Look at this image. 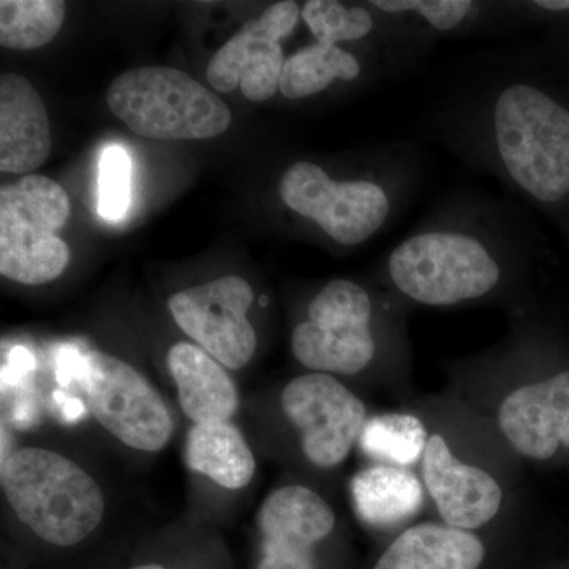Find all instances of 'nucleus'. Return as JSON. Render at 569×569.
I'll use <instances>...</instances> for the list:
<instances>
[{"label":"nucleus","mask_w":569,"mask_h":569,"mask_svg":"<svg viewBox=\"0 0 569 569\" xmlns=\"http://www.w3.org/2000/svg\"><path fill=\"white\" fill-rule=\"evenodd\" d=\"M257 526V569H317L316 548L335 530L336 515L316 490L284 486L264 498Z\"/></svg>","instance_id":"nucleus-13"},{"label":"nucleus","mask_w":569,"mask_h":569,"mask_svg":"<svg viewBox=\"0 0 569 569\" xmlns=\"http://www.w3.org/2000/svg\"><path fill=\"white\" fill-rule=\"evenodd\" d=\"M132 194V160L121 146L104 149L99 163V213L121 220L129 211Z\"/></svg>","instance_id":"nucleus-25"},{"label":"nucleus","mask_w":569,"mask_h":569,"mask_svg":"<svg viewBox=\"0 0 569 569\" xmlns=\"http://www.w3.org/2000/svg\"><path fill=\"white\" fill-rule=\"evenodd\" d=\"M0 482L14 516L48 545H80L102 523L107 503L99 482L59 452L14 449L2 460Z\"/></svg>","instance_id":"nucleus-4"},{"label":"nucleus","mask_w":569,"mask_h":569,"mask_svg":"<svg viewBox=\"0 0 569 569\" xmlns=\"http://www.w3.org/2000/svg\"><path fill=\"white\" fill-rule=\"evenodd\" d=\"M108 107L133 133L153 140H208L227 132L231 110L182 70L141 67L116 78Z\"/></svg>","instance_id":"nucleus-6"},{"label":"nucleus","mask_w":569,"mask_h":569,"mask_svg":"<svg viewBox=\"0 0 569 569\" xmlns=\"http://www.w3.org/2000/svg\"><path fill=\"white\" fill-rule=\"evenodd\" d=\"M66 10L61 0H2L0 44L28 51L50 43L61 31Z\"/></svg>","instance_id":"nucleus-24"},{"label":"nucleus","mask_w":569,"mask_h":569,"mask_svg":"<svg viewBox=\"0 0 569 569\" xmlns=\"http://www.w3.org/2000/svg\"><path fill=\"white\" fill-rule=\"evenodd\" d=\"M301 20L318 43L377 52L395 63L403 77L418 70L437 44L413 22L380 10L373 2L309 0L301 7Z\"/></svg>","instance_id":"nucleus-11"},{"label":"nucleus","mask_w":569,"mask_h":569,"mask_svg":"<svg viewBox=\"0 0 569 569\" xmlns=\"http://www.w3.org/2000/svg\"><path fill=\"white\" fill-rule=\"evenodd\" d=\"M383 310L366 284L336 279L313 295L306 318L291 332L296 361L309 372L358 376L373 365L381 350Z\"/></svg>","instance_id":"nucleus-5"},{"label":"nucleus","mask_w":569,"mask_h":569,"mask_svg":"<svg viewBox=\"0 0 569 569\" xmlns=\"http://www.w3.org/2000/svg\"><path fill=\"white\" fill-rule=\"evenodd\" d=\"M429 441L421 419L410 413H385L369 419L359 447L385 466L408 468L422 459Z\"/></svg>","instance_id":"nucleus-23"},{"label":"nucleus","mask_w":569,"mask_h":569,"mask_svg":"<svg viewBox=\"0 0 569 569\" xmlns=\"http://www.w3.org/2000/svg\"><path fill=\"white\" fill-rule=\"evenodd\" d=\"M425 148L391 140L346 167L301 159L283 168L279 197L284 211L339 249H355L389 230L421 192Z\"/></svg>","instance_id":"nucleus-3"},{"label":"nucleus","mask_w":569,"mask_h":569,"mask_svg":"<svg viewBox=\"0 0 569 569\" xmlns=\"http://www.w3.org/2000/svg\"><path fill=\"white\" fill-rule=\"evenodd\" d=\"M498 426L519 455L548 460L569 449V370L523 385L505 397Z\"/></svg>","instance_id":"nucleus-15"},{"label":"nucleus","mask_w":569,"mask_h":569,"mask_svg":"<svg viewBox=\"0 0 569 569\" xmlns=\"http://www.w3.org/2000/svg\"><path fill=\"white\" fill-rule=\"evenodd\" d=\"M301 20V6L291 0L272 3L254 20L247 21L227 41L208 66V81L216 91L241 88L252 102H266L279 92L284 66L282 40Z\"/></svg>","instance_id":"nucleus-12"},{"label":"nucleus","mask_w":569,"mask_h":569,"mask_svg":"<svg viewBox=\"0 0 569 569\" xmlns=\"http://www.w3.org/2000/svg\"><path fill=\"white\" fill-rule=\"evenodd\" d=\"M486 546L473 531L426 522L399 535L373 569H479Z\"/></svg>","instance_id":"nucleus-20"},{"label":"nucleus","mask_w":569,"mask_h":569,"mask_svg":"<svg viewBox=\"0 0 569 569\" xmlns=\"http://www.w3.org/2000/svg\"><path fill=\"white\" fill-rule=\"evenodd\" d=\"M535 249L518 201L458 187L387 252L378 276L410 305L458 307L516 290Z\"/></svg>","instance_id":"nucleus-2"},{"label":"nucleus","mask_w":569,"mask_h":569,"mask_svg":"<svg viewBox=\"0 0 569 569\" xmlns=\"http://www.w3.org/2000/svg\"><path fill=\"white\" fill-rule=\"evenodd\" d=\"M47 108L32 82L14 73L0 77V170L26 174L51 153Z\"/></svg>","instance_id":"nucleus-17"},{"label":"nucleus","mask_w":569,"mask_h":569,"mask_svg":"<svg viewBox=\"0 0 569 569\" xmlns=\"http://www.w3.org/2000/svg\"><path fill=\"white\" fill-rule=\"evenodd\" d=\"M86 403L99 425L126 447L159 452L173 436V418L160 392L133 366L103 351L81 356Z\"/></svg>","instance_id":"nucleus-8"},{"label":"nucleus","mask_w":569,"mask_h":569,"mask_svg":"<svg viewBox=\"0 0 569 569\" xmlns=\"http://www.w3.org/2000/svg\"><path fill=\"white\" fill-rule=\"evenodd\" d=\"M168 370L178 388L179 406L193 425L228 422L238 411L234 381L219 361L194 343L168 350Z\"/></svg>","instance_id":"nucleus-19"},{"label":"nucleus","mask_w":569,"mask_h":569,"mask_svg":"<svg viewBox=\"0 0 569 569\" xmlns=\"http://www.w3.org/2000/svg\"><path fill=\"white\" fill-rule=\"evenodd\" d=\"M70 219L69 194L47 176L28 174L0 190V274L22 284L58 279L70 249L58 236Z\"/></svg>","instance_id":"nucleus-7"},{"label":"nucleus","mask_w":569,"mask_h":569,"mask_svg":"<svg viewBox=\"0 0 569 569\" xmlns=\"http://www.w3.org/2000/svg\"><path fill=\"white\" fill-rule=\"evenodd\" d=\"M351 498L362 522L373 529H392L417 516L425 488L407 468L378 463L351 479Z\"/></svg>","instance_id":"nucleus-21"},{"label":"nucleus","mask_w":569,"mask_h":569,"mask_svg":"<svg viewBox=\"0 0 569 569\" xmlns=\"http://www.w3.org/2000/svg\"><path fill=\"white\" fill-rule=\"evenodd\" d=\"M132 569H164V568L160 567V565L149 563V565H140V567H134Z\"/></svg>","instance_id":"nucleus-26"},{"label":"nucleus","mask_w":569,"mask_h":569,"mask_svg":"<svg viewBox=\"0 0 569 569\" xmlns=\"http://www.w3.org/2000/svg\"><path fill=\"white\" fill-rule=\"evenodd\" d=\"M280 406L301 433L307 460L318 468L340 466L367 422L362 400L329 373L309 372L288 381Z\"/></svg>","instance_id":"nucleus-9"},{"label":"nucleus","mask_w":569,"mask_h":569,"mask_svg":"<svg viewBox=\"0 0 569 569\" xmlns=\"http://www.w3.org/2000/svg\"><path fill=\"white\" fill-rule=\"evenodd\" d=\"M186 463L230 490L246 488L257 470L252 449L230 421L194 425L186 441Z\"/></svg>","instance_id":"nucleus-22"},{"label":"nucleus","mask_w":569,"mask_h":569,"mask_svg":"<svg viewBox=\"0 0 569 569\" xmlns=\"http://www.w3.org/2000/svg\"><path fill=\"white\" fill-rule=\"evenodd\" d=\"M422 137L529 203H569V104L518 44L467 56L448 71L421 121Z\"/></svg>","instance_id":"nucleus-1"},{"label":"nucleus","mask_w":569,"mask_h":569,"mask_svg":"<svg viewBox=\"0 0 569 569\" xmlns=\"http://www.w3.org/2000/svg\"><path fill=\"white\" fill-rule=\"evenodd\" d=\"M403 73L377 52L313 40L284 61L279 92L291 102L323 96L337 86L391 81Z\"/></svg>","instance_id":"nucleus-16"},{"label":"nucleus","mask_w":569,"mask_h":569,"mask_svg":"<svg viewBox=\"0 0 569 569\" xmlns=\"http://www.w3.org/2000/svg\"><path fill=\"white\" fill-rule=\"evenodd\" d=\"M253 290L239 276H224L212 282L187 288L168 301L176 323L194 346L227 369L239 370L252 361L258 339L247 318Z\"/></svg>","instance_id":"nucleus-10"},{"label":"nucleus","mask_w":569,"mask_h":569,"mask_svg":"<svg viewBox=\"0 0 569 569\" xmlns=\"http://www.w3.org/2000/svg\"><path fill=\"white\" fill-rule=\"evenodd\" d=\"M378 9L406 18L433 39H463L503 32L522 21L519 2L486 0H372Z\"/></svg>","instance_id":"nucleus-18"},{"label":"nucleus","mask_w":569,"mask_h":569,"mask_svg":"<svg viewBox=\"0 0 569 569\" xmlns=\"http://www.w3.org/2000/svg\"><path fill=\"white\" fill-rule=\"evenodd\" d=\"M422 481L443 522L459 530L481 529L496 518L503 501L496 478L456 458L437 433L426 445Z\"/></svg>","instance_id":"nucleus-14"}]
</instances>
